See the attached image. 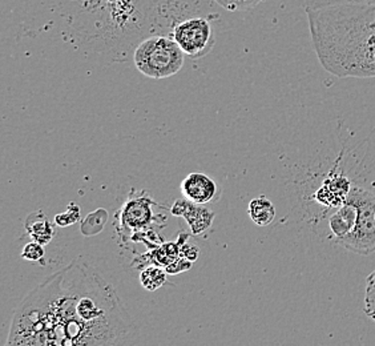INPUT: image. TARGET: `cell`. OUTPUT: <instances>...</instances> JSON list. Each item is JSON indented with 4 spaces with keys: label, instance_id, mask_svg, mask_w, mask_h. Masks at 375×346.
<instances>
[{
    "label": "cell",
    "instance_id": "17",
    "mask_svg": "<svg viewBox=\"0 0 375 346\" xmlns=\"http://www.w3.org/2000/svg\"><path fill=\"white\" fill-rule=\"evenodd\" d=\"M305 10H312V8H321L326 6H334V4H344V3H370L375 4V0H301Z\"/></svg>",
    "mask_w": 375,
    "mask_h": 346
},
{
    "label": "cell",
    "instance_id": "16",
    "mask_svg": "<svg viewBox=\"0 0 375 346\" xmlns=\"http://www.w3.org/2000/svg\"><path fill=\"white\" fill-rule=\"evenodd\" d=\"M44 254H46L44 245L35 241V240L26 244L22 249V257L24 260H28V261H40L44 257Z\"/></svg>",
    "mask_w": 375,
    "mask_h": 346
},
{
    "label": "cell",
    "instance_id": "14",
    "mask_svg": "<svg viewBox=\"0 0 375 346\" xmlns=\"http://www.w3.org/2000/svg\"><path fill=\"white\" fill-rule=\"evenodd\" d=\"M363 312L375 322V270L366 280Z\"/></svg>",
    "mask_w": 375,
    "mask_h": 346
},
{
    "label": "cell",
    "instance_id": "4",
    "mask_svg": "<svg viewBox=\"0 0 375 346\" xmlns=\"http://www.w3.org/2000/svg\"><path fill=\"white\" fill-rule=\"evenodd\" d=\"M358 211L353 232L337 245L349 252L369 256L375 252V195L366 189L353 187L347 196Z\"/></svg>",
    "mask_w": 375,
    "mask_h": 346
},
{
    "label": "cell",
    "instance_id": "6",
    "mask_svg": "<svg viewBox=\"0 0 375 346\" xmlns=\"http://www.w3.org/2000/svg\"><path fill=\"white\" fill-rule=\"evenodd\" d=\"M181 192L184 197L194 204L212 203L217 196V184L203 173H189L181 181Z\"/></svg>",
    "mask_w": 375,
    "mask_h": 346
},
{
    "label": "cell",
    "instance_id": "1",
    "mask_svg": "<svg viewBox=\"0 0 375 346\" xmlns=\"http://www.w3.org/2000/svg\"><path fill=\"white\" fill-rule=\"evenodd\" d=\"M131 331L113 286L78 258L20 302L6 345H117Z\"/></svg>",
    "mask_w": 375,
    "mask_h": 346
},
{
    "label": "cell",
    "instance_id": "8",
    "mask_svg": "<svg viewBox=\"0 0 375 346\" xmlns=\"http://www.w3.org/2000/svg\"><path fill=\"white\" fill-rule=\"evenodd\" d=\"M357 206L349 197L346 199L344 204L335 208V211L328 217L330 237L335 244L353 232L357 222Z\"/></svg>",
    "mask_w": 375,
    "mask_h": 346
},
{
    "label": "cell",
    "instance_id": "18",
    "mask_svg": "<svg viewBox=\"0 0 375 346\" xmlns=\"http://www.w3.org/2000/svg\"><path fill=\"white\" fill-rule=\"evenodd\" d=\"M78 219H80V209H78V205L71 204L65 213L58 215L55 217V222L60 226H67V225L76 222Z\"/></svg>",
    "mask_w": 375,
    "mask_h": 346
},
{
    "label": "cell",
    "instance_id": "9",
    "mask_svg": "<svg viewBox=\"0 0 375 346\" xmlns=\"http://www.w3.org/2000/svg\"><path fill=\"white\" fill-rule=\"evenodd\" d=\"M172 213L174 216H183L194 235H199L208 229L215 217L212 212L199 206V204L189 201L187 199L177 200L172 206Z\"/></svg>",
    "mask_w": 375,
    "mask_h": 346
},
{
    "label": "cell",
    "instance_id": "11",
    "mask_svg": "<svg viewBox=\"0 0 375 346\" xmlns=\"http://www.w3.org/2000/svg\"><path fill=\"white\" fill-rule=\"evenodd\" d=\"M248 212L251 221L260 226H267L276 219V208L265 196L253 199L249 203Z\"/></svg>",
    "mask_w": 375,
    "mask_h": 346
},
{
    "label": "cell",
    "instance_id": "7",
    "mask_svg": "<svg viewBox=\"0 0 375 346\" xmlns=\"http://www.w3.org/2000/svg\"><path fill=\"white\" fill-rule=\"evenodd\" d=\"M350 180L341 173H333L324 180L321 188L315 192V200L330 208L344 204L351 192Z\"/></svg>",
    "mask_w": 375,
    "mask_h": 346
},
{
    "label": "cell",
    "instance_id": "5",
    "mask_svg": "<svg viewBox=\"0 0 375 346\" xmlns=\"http://www.w3.org/2000/svg\"><path fill=\"white\" fill-rule=\"evenodd\" d=\"M172 38L183 52L192 59L203 58L216 43L212 24L206 17H190L183 20L173 28Z\"/></svg>",
    "mask_w": 375,
    "mask_h": 346
},
{
    "label": "cell",
    "instance_id": "3",
    "mask_svg": "<svg viewBox=\"0 0 375 346\" xmlns=\"http://www.w3.org/2000/svg\"><path fill=\"white\" fill-rule=\"evenodd\" d=\"M133 62L149 79H168L183 68L185 53L173 38L152 36L141 42L133 52Z\"/></svg>",
    "mask_w": 375,
    "mask_h": 346
},
{
    "label": "cell",
    "instance_id": "2",
    "mask_svg": "<svg viewBox=\"0 0 375 346\" xmlns=\"http://www.w3.org/2000/svg\"><path fill=\"white\" fill-rule=\"evenodd\" d=\"M321 65L340 78H375V4L344 3L305 10Z\"/></svg>",
    "mask_w": 375,
    "mask_h": 346
},
{
    "label": "cell",
    "instance_id": "15",
    "mask_svg": "<svg viewBox=\"0 0 375 346\" xmlns=\"http://www.w3.org/2000/svg\"><path fill=\"white\" fill-rule=\"evenodd\" d=\"M215 1L228 11H248L265 0H215Z\"/></svg>",
    "mask_w": 375,
    "mask_h": 346
},
{
    "label": "cell",
    "instance_id": "12",
    "mask_svg": "<svg viewBox=\"0 0 375 346\" xmlns=\"http://www.w3.org/2000/svg\"><path fill=\"white\" fill-rule=\"evenodd\" d=\"M35 216V213L28 216V220L26 222L27 232L32 237V240L46 245L53 238V228L43 213H40V217Z\"/></svg>",
    "mask_w": 375,
    "mask_h": 346
},
{
    "label": "cell",
    "instance_id": "10",
    "mask_svg": "<svg viewBox=\"0 0 375 346\" xmlns=\"http://www.w3.org/2000/svg\"><path fill=\"white\" fill-rule=\"evenodd\" d=\"M152 217L151 211V200L147 197H140L135 200L126 201L120 213L122 226L126 228V231H138L139 228H144L149 224Z\"/></svg>",
    "mask_w": 375,
    "mask_h": 346
},
{
    "label": "cell",
    "instance_id": "13",
    "mask_svg": "<svg viewBox=\"0 0 375 346\" xmlns=\"http://www.w3.org/2000/svg\"><path fill=\"white\" fill-rule=\"evenodd\" d=\"M167 281V273L158 267H147L140 274V283L147 290L155 292Z\"/></svg>",
    "mask_w": 375,
    "mask_h": 346
}]
</instances>
